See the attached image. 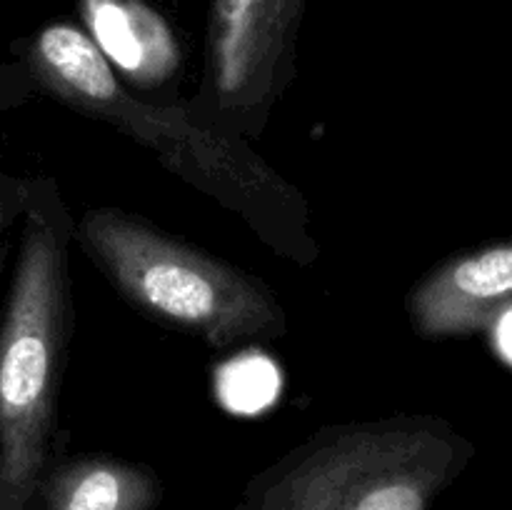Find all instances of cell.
<instances>
[{
  "mask_svg": "<svg viewBox=\"0 0 512 510\" xmlns=\"http://www.w3.org/2000/svg\"><path fill=\"white\" fill-rule=\"evenodd\" d=\"M85 33L123 83H165L180 65L168 20L145 0H78Z\"/></svg>",
  "mask_w": 512,
  "mask_h": 510,
  "instance_id": "52a82bcc",
  "label": "cell"
},
{
  "mask_svg": "<svg viewBox=\"0 0 512 510\" xmlns=\"http://www.w3.org/2000/svg\"><path fill=\"white\" fill-rule=\"evenodd\" d=\"M78 238L135 308L198 333L213 348L278 338L288 328L285 310L263 283L138 215L120 208L88 210Z\"/></svg>",
  "mask_w": 512,
  "mask_h": 510,
  "instance_id": "277c9868",
  "label": "cell"
},
{
  "mask_svg": "<svg viewBox=\"0 0 512 510\" xmlns=\"http://www.w3.org/2000/svg\"><path fill=\"white\" fill-rule=\"evenodd\" d=\"M512 303V245L450 260L410 293V318L425 338L485 328Z\"/></svg>",
  "mask_w": 512,
  "mask_h": 510,
  "instance_id": "8992f818",
  "label": "cell"
},
{
  "mask_svg": "<svg viewBox=\"0 0 512 510\" xmlns=\"http://www.w3.org/2000/svg\"><path fill=\"white\" fill-rule=\"evenodd\" d=\"M40 493L43 510H153L163 490L143 465L88 455L45 475Z\"/></svg>",
  "mask_w": 512,
  "mask_h": 510,
  "instance_id": "ba28073f",
  "label": "cell"
},
{
  "mask_svg": "<svg viewBox=\"0 0 512 510\" xmlns=\"http://www.w3.org/2000/svg\"><path fill=\"white\" fill-rule=\"evenodd\" d=\"M30 183L33 178H20L0 170V258H3V245L10 228L18 218H23L25 205L30 198Z\"/></svg>",
  "mask_w": 512,
  "mask_h": 510,
  "instance_id": "9c48e42d",
  "label": "cell"
},
{
  "mask_svg": "<svg viewBox=\"0 0 512 510\" xmlns=\"http://www.w3.org/2000/svg\"><path fill=\"white\" fill-rule=\"evenodd\" d=\"M463 458V443L435 418L338 425L260 473L238 510H430Z\"/></svg>",
  "mask_w": 512,
  "mask_h": 510,
  "instance_id": "3957f363",
  "label": "cell"
},
{
  "mask_svg": "<svg viewBox=\"0 0 512 510\" xmlns=\"http://www.w3.org/2000/svg\"><path fill=\"white\" fill-rule=\"evenodd\" d=\"M38 93V83L23 63H0V110L25 105Z\"/></svg>",
  "mask_w": 512,
  "mask_h": 510,
  "instance_id": "30bf717a",
  "label": "cell"
},
{
  "mask_svg": "<svg viewBox=\"0 0 512 510\" xmlns=\"http://www.w3.org/2000/svg\"><path fill=\"white\" fill-rule=\"evenodd\" d=\"M20 63L40 90L153 150L170 173L243 218L275 253L300 265L318 260L313 213L293 183L195 105L138 98L80 25H43Z\"/></svg>",
  "mask_w": 512,
  "mask_h": 510,
  "instance_id": "6da1fadb",
  "label": "cell"
},
{
  "mask_svg": "<svg viewBox=\"0 0 512 510\" xmlns=\"http://www.w3.org/2000/svg\"><path fill=\"white\" fill-rule=\"evenodd\" d=\"M512 315V313H510ZM503 345L508 350V355L512 358V318L505 320V335H503Z\"/></svg>",
  "mask_w": 512,
  "mask_h": 510,
  "instance_id": "8fae6325",
  "label": "cell"
},
{
  "mask_svg": "<svg viewBox=\"0 0 512 510\" xmlns=\"http://www.w3.org/2000/svg\"><path fill=\"white\" fill-rule=\"evenodd\" d=\"M308 0H210L208 100L228 133H258L290 80Z\"/></svg>",
  "mask_w": 512,
  "mask_h": 510,
  "instance_id": "5b68a950",
  "label": "cell"
},
{
  "mask_svg": "<svg viewBox=\"0 0 512 510\" xmlns=\"http://www.w3.org/2000/svg\"><path fill=\"white\" fill-rule=\"evenodd\" d=\"M68 210L53 178H33L0 328V510H30L58 410L68 305Z\"/></svg>",
  "mask_w": 512,
  "mask_h": 510,
  "instance_id": "7a4b0ae2",
  "label": "cell"
}]
</instances>
